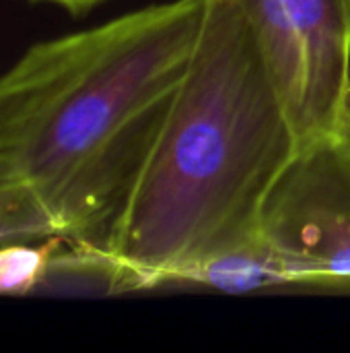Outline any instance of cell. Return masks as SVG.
Returning <instances> with one entry per match:
<instances>
[{
  "label": "cell",
  "instance_id": "6",
  "mask_svg": "<svg viewBox=\"0 0 350 353\" xmlns=\"http://www.w3.org/2000/svg\"><path fill=\"white\" fill-rule=\"evenodd\" d=\"M62 240L52 238L45 244L31 246L27 242H8L0 248V294L35 292L52 252Z\"/></svg>",
  "mask_w": 350,
  "mask_h": 353
},
{
  "label": "cell",
  "instance_id": "5",
  "mask_svg": "<svg viewBox=\"0 0 350 353\" xmlns=\"http://www.w3.org/2000/svg\"><path fill=\"white\" fill-rule=\"evenodd\" d=\"M179 281L200 283L229 294H248L270 285H285L289 277L270 248L260 240L188 269Z\"/></svg>",
  "mask_w": 350,
  "mask_h": 353
},
{
  "label": "cell",
  "instance_id": "7",
  "mask_svg": "<svg viewBox=\"0 0 350 353\" xmlns=\"http://www.w3.org/2000/svg\"><path fill=\"white\" fill-rule=\"evenodd\" d=\"M41 2H52V4H56V6H60V8H64V10H68L70 14L80 17V14L91 12L93 8H97L99 4H103V2H107V0H41Z\"/></svg>",
  "mask_w": 350,
  "mask_h": 353
},
{
  "label": "cell",
  "instance_id": "4",
  "mask_svg": "<svg viewBox=\"0 0 350 353\" xmlns=\"http://www.w3.org/2000/svg\"><path fill=\"white\" fill-rule=\"evenodd\" d=\"M260 238L289 283H350V143L340 132L295 151L266 194Z\"/></svg>",
  "mask_w": 350,
  "mask_h": 353
},
{
  "label": "cell",
  "instance_id": "8",
  "mask_svg": "<svg viewBox=\"0 0 350 353\" xmlns=\"http://www.w3.org/2000/svg\"><path fill=\"white\" fill-rule=\"evenodd\" d=\"M340 134L350 143V91L344 103V114H342V124H340Z\"/></svg>",
  "mask_w": 350,
  "mask_h": 353
},
{
  "label": "cell",
  "instance_id": "3",
  "mask_svg": "<svg viewBox=\"0 0 350 353\" xmlns=\"http://www.w3.org/2000/svg\"><path fill=\"white\" fill-rule=\"evenodd\" d=\"M297 149L340 132L350 91V0H237Z\"/></svg>",
  "mask_w": 350,
  "mask_h": 353
},
{
  "label": "cell",
  "instance_id": "2",
  "mask_svg": "<svg viewBox=\"0 0 350 353\" xmlns=\"http://www.w3.org/2000/svg\"><path fill=\"white\" fill-rule=\"evenodd\" d=\"M295 151L239 2L204 0L186 72L101 254L140 290L260 242L262 205Z\"/></svg>",
  "mask_w": 350,
  "mask_h": 353
},
{
  "label": "cell",
  "instance_id": "1",
  "mask_svg": "<svg viewBox=\"0 0 350 353\" xmlns=\"http://www.w3.org/2000/svg\"><path fill=\"white\" fill-rule=\"evenodd\" d=\"M204 0L31 46L0 74V244L103 252L190 62Z\"/></svg>",
  "mask_w": 350,
  "mask_h": 353
}]
</instances>
